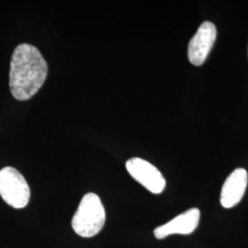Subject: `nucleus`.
Returning <instances> with one entry per match:
<instances>
[{"label":"nucleus","instance_id":"nucleus-7","mask_svg":"<svg viewBox=\"0 0 248 248\" xmlns=\"http://www.w3.org/2000/svg\"><path fill=\"white\" fill-rule=\"evenodd\" d=\"M248 184V171L245 169L233 170L222 187L220 201L222 207L231 209L239 203L246 193Z\"/></svg>","mask_w":248,"mask_h":248},{"label":"nucleus","instance_id":"nucleus-2","mask_svg":"<svg viewBox=\"0 0 248 248\" xmlns=\"http://www.w3.org/2000/svg\"><path fill=\"white\" fill-rule=\"evenodd\" d=\"M106 222V212L100 198L95 193H88L80 202L73 216L72 227L81 237L90 238L102 230Z\"/></svg>","mask_w":248,"mask_h":248},{"label":"nucleus","instance_id":"nucleus-4","mask_svg":"<svg viewBox=\"0 0 248 248\" xmlns=\"http://www.w3.org/2000/svg\"><path fill=\"white\" fill-rule=\"evenodd\" d=\"M126 169L138 183L154 194H160L166 187L162 173L146 160L133 157L126 162Z\"/></svg>","mask_w":248,"mask_h":248},{"label":"nucleus","instance_id":"nucleus-6","mask_svg":"<svg viewBox=\"0 0 248 248\" xmlns=\"http://www.w3.org/2000/svg\"><path fill=\"white\" fill-rule=\"evenodd\" d=\"M201 219V212L197 208L186 210L176 216L169 222L160 225L154 231L156 239H164L170 235L182 234L187 235L197 229Z\"/></svg>","mask_w":248,"mask_h":248},{"label":"nucleus","instance_id":"nucleus-5","mask_svg":"<svg viewBox=\"0 0 248 248\" xmlns=\"http://www.w3.org/2000/svg\"><path fill=\"white\" fill-rule=\"evenodd\" d=\"M217 36L216 27L211 21H204L189 41L187 57L192 64L200 66L206 61Z\"/></svg>","mask_w":248,"mask_h":248},{"label":"nucleus","instance_id":"nucleus-1","mask_svg":"<svg viewBox=\"0 0 248 248\" xmlns=\"http://www.w3.org/2000/svg\"><path fill=\"white\" fill-rule=\"evenodd\" d=\"M47 74V62L35 46L18 45L10 61L9 89L12 96L20 101L31 99L42 89Z\"/></svg>","mask_w":248,"mask_h":248},{"label":"nucleus","instance_id":"nucleus-3","mask_svg":"<svg viewBox=\"0 0 248 248\" xmlns=\"http://www.w3.org/2000/svg\"><path fill=\"white\" fill-rule=\"evenodd\" d=\"M0 196L14 209H23L29 203L30 186L17 169L6 167L0 170Z\"/></svg>","mask_w":248,"mask_h":248}]
</instances>
